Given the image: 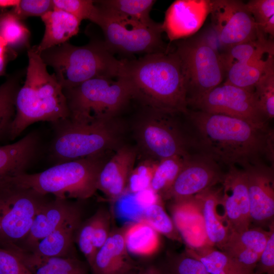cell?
Listing matches in <instances>:
<instances>
[{
	"instance_id": "27",
	"label": "cell",
	"mask_w": 274,
	"mask_h": 274,
	"mask_svg": "<svg viewBox=\"0 0 274 274\" xmlns=\"http://www.w3.org/2000/svg\"><path fill=\"white\" fill-rule=\"evenodd\" d=\"M274 64V50L245 62L230 65L225 70L224 83L253 91L261 76Z\"/></svg>"
},
{
	"instance_id": "16",
	"label": "cell",
	"mask_w": 274,
	"mask_h": 274,
	"mask_svg": "<svg viewBox=\"0 0 274 274\" xmlns=\"http://www.w3.org/2000/svg\"><path fill=\"white\" fill-rule=\"evenodd\" d=\"M247 179L251 222L259 227L273 223V166L261 164L244 169Z\"/></svg>"
},
{
	"instance_id": "25",
	"label": "cell",
	"mask_w": 274,
	"mask_h": 274,
	"mask_svg": "<svg viewBox=\"0 0 274 274\" xmlns=\"http://www.w3.org/2000/svg\"><path fill=\"white\" fill-rule=\"evenodd\" d=\"M81 216L80 210L27 251L44 256H73L71 253L76 232L81 223Z\"/></svg>"
},
{
	"instance_id": "9",
	"label": "cell",
	"mask_w": 274,
	"mask_h": 274,
	"mask_svg": "<svg viewBox=\"0 0 274 274\" xmlns=\"http://www.w3.org/2000/svg\"><path fill=\"white\" fill-rule=\"evenodd\" d=\"M174 50L185 75L188 108L221 84L225 70L221 54L203 36L179 40Z\"/></svg>"
},
{
	"instance_id": "30",
	"label": "cell",
	"mask_w": 274,
	"mask_h": 274,
	"mask_svg": "<svg viewBox=\"0 0 274 274\" xmlns=\"http://www.w3.org/2000/svg\"><path fill=\"white\" fill-rule=\"evenodd\" d=\"M156 2L153 0L95 1L96 5L104 10L148 25L156 23L150 17V12Z\"/></svg>"
},
{
	"instance_id": "52",
	"label": "cell",
	"mask_w": 274,
	"mask_h": 274,
	"mask_svg": "<svg viewBox=\"0 0 274 274\" xmlns=\"http://www.w3.org/2000/svg\"><path fill=\"white\" fill-rule=\"evenodd\" d=\"M5 66V58L0 57V76L4 72Z\"/></svg>"
},
{
	"instance_id": "13",
	"label": "cell",
	"mask_w": 274,
	"mask_h": 274,
	"mask_svg": "<svg viewBox=\"0 0 274 274\" xmlns=\"http://www.w3.org/2000/svg\"><path fill=\"white\" fill-rule=\"evenodd\" d=\"M210 14L219 43L226 50L265 38L259 32L246 3L242 1H210Z\"/></svg>"
},
{
	"instance_id": "24",
	"label": "cell",
	"mask_w": 274,
	"mask_h": 274,
	"mask_svg": "<svg viewBox=\"0 0 274 274\" xmlns=\"http://www.w3.org/2000/svg\"><path fill=\"white\" fill-rule=\"evenodd\" d=\"M41 17L45 30L40 43L35 46L39 54L46 49L67 42L78 33L81 22L73 15L55 8Z\"/></svg>"
},
{
	"instance_id": "36",
	"label": "cell",
	"mask_w": 274,
	"mask_h": 274,
	"mask_svg": "<svg viewBox=\"0 0 274 274\" xmlns=\"http://www.w3.org/2000/svg\"><path fill=\"white\" fill-rule=\"evenodd\" d=\"M163 274H210L204 265L186 251L168 253L161 266Z\"/></svg>"
},
{
	"instance_id": "51",
	"label": "cell",
	"mask_w": 274,
	"mask_h": 274,
	"mask_svg": "<svg viewBox=\"0 0 274 274\" xmlns=\"http://www.w3.org/2000/svg\"><path fill=\"white\" fill-rule=\"evenodd\" d=\"M143 270V267H139L138 265L135 267L126 272L125 274H142Z\"/></svg>"
},
{
	"instance_id": "43",
	"label": "cell",
	"mask_w": 274,
	"mask_h": 274,
	"mask_svg": "<svg viewBox=\"0 0 274 274\" xmlns=\"http://www.w3.org/2000/svg\"><path fill=\"white\" fill-rule=\"evenodd\" d=\"M53 8L51 0H20L12 13L21 20L30 16L41 17Z\"/></svg>"
},
{
	"instance_id": "11",
	"label": "cell",
	"mask_w": 274,
	"mask_h": 274,
	"mask_svg": "<svg viewBox=\"0 0 274 274\" xmlns=\"http://www.w3.org/2000/svg\"><path fill=\"white\" fill-rule=\"evenodd\" d=\"M49 199L47 195L9 181L0 183V246H19L28 235L34 218Z\"/></svg>"
},
{
	"instance_id": "50",
	"label": "cell",
	"mask_w": 274,
	"mask_h": 274,
	"mask_svg": "<svg viewBox=\"0 0 274 274\" xmlns=\"http://www.w3.org/2000/svg\"><path fill=\"white\" fill-rule=\"evenodd\" d=\"M8 45L5 41L0 36V57L5 58V54Z\"/></svg>"
},
{
	"instance_id": "5",
	"label": "cell",
	"mask_w": 274,
	"mask_h": 274,
	"mask_svg": "<svg viewBox=\"0 0 274 274\" xmlns=\"http://www.w3.org/2000/svg\"><path fill=\"white\" fill-rule=\"evenodd\" d=\"M106 155L90 156L57 163L36 174L24 173L9 178L12 183L55 198L84 200L97 189L99 172L107 160Z\"/></svg>"
},
{
	"instance_id": "26",
	"label": "cell",
	"mask_w": 274,
	"mask_h": 274,
	"mask_svg": "<svg viewBox=\"0 0 274 274\" xmlns=\"http://www.w3.org/2000/svg\"><path fill=\"white\" fill-rule=\"evenodd\" d=\"M173 221L182 239L193 249L194 247L195 230L199 225L203 226L198 200L195 195L173 199L171 207Z\"/></svg>"
},
{
	"instance_id": "33",
	"label": "cell",
	"mask_w": 274,
	"mask_h": 274,
	"mask_svg": "<svg viewBox=\"0 0 274 274\" xmlns=\"http://www.w3.org/2000/svg\"><path fill=\"white\" fill-rule=\"evenodd\" d=\"M141 221L149 225L158 233L174 241H181L182 238L172 219L165 212L160 201L146 207Z\"/></svg>"
},
{
	"instance_id": "34",
	"label": "cell",
	"mask_w": 274,
	"mask_h": 274,
	"mask_svg": "<svg viewBox=\"0 0 274 274\" xmlns=\"http://www.w3.org/2000/svg\"><path fill=\"white\" fill-rule=\"evenodd\" d=\"M30 35L27 27L12 12L0 16V36L8 46L13 48L29 47Z\"/></svg>"
},
{
	"instance_id": "44",
	"label": "cell",
	"mask_w": 274,
	"mask_h": 274,
	"mask_svg": "<svg viewBox=\"0 0 274 274\" xmlns=\"http://www.w3.org/2000/svg\"><path fill=\"white\" fill-rule=\"evenodd\" d=\"M93 245L97 250L104 244L110 233V217L108 212L100 209L94 214Z\"/></svg>"
},
{
	"instance_id": "20",
	"label": "cell",
	"mask_w": 274,
	"mask_h": 274,
	"mask_svg": "<svg viewBox=\"0 0 274 274\" xmlns=\"http://www.w3.org/2000/svg\"><path fill=\"white\" fill-rule=\"evenodd\" d=\"M137 266L126 249L121 228L111 231L90 268L91 274H125Z\"/></svg>"
},
{
	"instance_id": "40",
	"label": "cell",
	"mask_w": 274,
	"mask_h": 274,
	"mask_svg": "<svg viewBox=\"0 0 274 274\" xmlns=\"http://www.w3.org/2000/svg\"><path fill=\"white\" fill-rule=\"evenodd\" d=\"M158 161L148 158L134 167L127 182L126 189L135 194L150 188L151 180Z\"/></svg>"
},
{
	"instance_id": "22",
	"label": "cell",
	"mask_w": 274,
	"mask_h": 274,
	"mask_svg": "<svg viewBox=\"0 0 274 274\" xmlns=\"http://www.w3.org/2000/svg\"><path fill=\"white\" fill-rule=\"evenodd\" d=\"M39 136L30 132L19 141L0 146V183L25 173L39 149Z\"/></svg>"
},
{
	"instance_id": "8",
	"label": "cell",
	"mask_w": 274,
	"mask_h": 274,
	"mask_svg": "<svg viewBox=\"0 0 274 274\" xmlns=\"http://www.w3.org/2000/svg\"><path fill=\"white\" fill-rule=\"evenodd\" d=\"M146 108V113L135 129L141 149L155 160L175 156L188 157L197 153L192 134L186 123L177 121L179 115Z\"/></svg>"
},
{
	"instance_id": "12",
	"label": "cell",
	"mask_w": 274,
	"mask_h": 274,
	"mask_svg": "<svg viewBox=\"0 0 274 274\" xmlns=\"http://www.w3.org/2000/svg\"><path fill=\"white\" fill-rule=\"evenodd\" d=\"M265 125L268 120L261 111L253 91L224 83L215 87L189 107Z\"/></svg>"
},
{
	"instance_id": "18",
	"label": "cell",
	"mask_w": 274,
	"mask_h": 274,
	"mask_svg": "<svg viewBox=\"0 0 274 274\" xmlns=\"http://www.w3.org/2000/svg\"><path fill=\"white\" fill-rule=\"evenodd\" d=\"M136 155L133 147L119 146L104 164L98 177L97 189L112 199L120 198L126 189Z\"/></svg>"
},
{
	"instance_id": "6",
	"label": "cell",
	"mask_w": 274,
	"mask_h": 274,
	"mask_svg": "<svg viewBox=\"0 0 274 274\" xmlns=\"http://www.w3.org/2000/svg\"><path fill=\"white\" fill-rule=\"evenodd\" d=\"M52 124L55 134L51 151L56 164L106 155L121 145L116 118L86 122L68 117Z\"/></svg>"
},
{
	"instance_id": "35",
	"label": "cell",
	"mask_w": 274,
	"mask_h": 274,
	"mask_svg": "<svg viewBox=\"0 0 274 274\" xmlns=\"http://www.w3.org/2000/svg\"><path fill=\"white\" fill-rule=\"evenodd\" d=\"M270 233V230H264L262 227L249 228L240 233L230 232L221 250L229 248H244L261 255Z\"/></svg>"
},
{
	"instance_id": "10",
	"label": "cell",
	"mask_w": 274,
	"mask_h": 274,
	"mask_svg": "<svg viewBox=\"0 0 274 274\" xmlns=\"http://www.w3.org/2000/svg\"><path fill=\"white\" fill-rule=\"evenodd\" d=\"M97 7L98 13L94 23L101 28L104 42L113 54H147L165 51L169 48L162 40V23L148 25Z\"/></svg>"
},
{
	"instance_id": "42",
	"label": "cell",
	"mask_w": 274,
	"mask_h": 274,
	"mask_svg": "<svg viewBox=\"0 0 274 274\" xmlns=\"http://www.w3.org/2000/svg\"><path fill=\"white\" fill-rule=\"evenodd\" d=\"M94 222V214L84 222H81L75 236V241L85 256L89 267L91 266L97 252L93 245Z\"/></svg>"
},
{
	"instance_id": "32",
	"label": "cell",
	"mask_w": 274,
	"mask_h": 274,
	"mask_svg": "<svg viewBox=\"0 0 274 274\" xmlns=\"http://www.w3.org/2000/svg\"><path fill=\"white\" fill-rule=\"evenodd\" d=\"M188 157L175 156L158 161L151 180V189L161 196L172 186Z\"/></svg>"
},
{
	"instance_id": "47",
	"label": "cell",
	"mask_w": 274,
	"mask_h": 274,
	"mask_svg": "<svg viewBox=\"0 0 274 274\" xmlns=\"http://www.w3.org/2000/svg\"><path fill=\"white\" fill-rule=\"evenodd\" d=\"M144 209L141 207L135 199L134 194L131 197L120 200L116 211L118 216L130 220L131 222L141 221Z\"/></svg>"
},
{
	"instance_id": "1",
	"label": "cell",
	"mask_w": 274,
	"mask_h": 274,
	"mask_svg": "<svg viewBox=\"0 0 274 274\" xmlns=\"http://www.w3.org/2000/svg\"><path fill=\"white\" fill-rule=\"evenodd\" d=\"M184 116L197 152L220 165L243 169L261 164L273 165L274 132L268 124L196 110L189 109Z\"/></svg>"
},
{
	"instance_id": "7",
	"label": "cell",
	"mask_w": 274,
	"mask_h": 274,
	"mask_svg": "<svg viewBox=\"0 0 274 274\" xmlns=\"http://www.w3.org/2000/svg\"><path fill=\"white\" fill-rule=\"evenodd\" d=\"M69 110L68 118L79 122L116 118L131 99L128 82L117 78H95L74 87L63 89Z\"/></svg>"
},
{
	"instance_id": "29",
	"label": "cell",
	"mask_w": 274,
	"mask_h": 274,
	"mask_svg": "<svg viewBox=\"0 0 274 274\" xmlns=\"http://www.w3.org/2000/svg\"><path fill=\"white\" fill-rule=\"evenodd\" d=\"M187 252L199 260L210 274H248L233 259L213 246L206 245Z\"/></svg>"
},
{
	"instance_id": "14",
	"label": "cell",
	"mask_w": 274,
	"mask_h": 274,
	"mask_svg": "<svg viewBox=\"0 0 274 274\" xmlns=\"http://www.w3.org/2000/svg\"><path fill=\"white\" fill-rule=\"evenodd\" d=\"M224 175L216 161L203 154L193 153L186 159L172 186L161 196L175 199L194 196L221 183Z\"/></svg>"
},
{
	"instance_id": "46",
	"label": "cell",
	"mask_w": 274,
	"mask_h": 274,
	"mask_svg": "<svg viewBox=\"0 0 274 274\" xmlns=\"http://www.w3.org/2000/svg\"><path fill=\"white\" fill-rule=\"evenodd\" d=\"M270 233L257 264L254 274H274V225L269 226Z\"/></svg>"
},
{
	"instance_id": "21",
	"label": "cell",
	"mask_w": 274,
	"mask_h": 274,
	"mask_svg": "<svg viewBox=\"0 0 274 274\" xmlns=\"http://www.w3.org/2000/svg\"><path fill=\"white\" fill-rule=\"evenodd\" d=\"M2 247L16 255L32 274H89L87 264L74 256H41L15 245Z\"/></svg>"
},
{
	"instance_id": "28",
	"label": "cell",
	"mask_w": 274,
	"mask_h": 274,
	"mask_svg": "<svg viewBox=\"0 0 274 274\" xmlns=\"http://www.w3.org/2000/svg\"><path fill=\"white\" fill-rule=\"evenodd\" d=\"M123 228L126 247L130 255L146 257L157 252L160 245L159 233L149 225L139 221L130 222Z\"/></svg>"
},
{
	"instance_id": "3",
	"label": "cell",
	"mask_w": 274,
	"mask_h": 274,
	"mask_svg": "<svg viewBox=\"0 0 274 274\" xmlns=\"http://www.w3.org/2000/svg\"><path fill=\"white\" fill-rule=\"evenodd\" d=\"M28 63L26 78L16 96V113L9 134L15 139L34 123H52L69 117V110L63 88L35 46L27 50Z\"/></svg>"
},
{
	"instance_id": "19",
	"label": "cell",
	"mask_w": 274,
	"mask_h": 274,
	"mask_svg": "<svg viewBox=\"0 0 274 274\" xmlns=\"http://www.w3.org/2000/svg\"><path fill=\"white\" fill-rule=\"evenodd\" d=\"M80 210L77 204L68 199L47 200L36 214L28 235L18 246L28 251Z\"/></svg>"
},
{
	"instance_id": "2",
	"label": "cell",
	"mask_w": 274,
	"mask_h": 274,
	"mask_svg": "<svg viewBox=\"0 0 274 274\" xmlns=\"http://www.w3.org/2000/svg\"><path fill=\"white\" fill-rule=\"evenodd\" d=\"M120 76L130 86L133 99L145 108L174 115L188 113L185 75L174 50L123 59Z\"/></svg>"
},
{
	"instance_id": "49",
	"label": "cell",
	"mask_w": 274,
	"mask_h": 274,
	"mask_svg": "<svg viewBox=\"0 0 274 274\" xmlns=\"http://www.w3.org/2000/svg\"><path fill=\"white\" fill-rule=\"evenodd\" d=\"M20 0H0V8L16 7Z\"/></svg>"
},
{
	"instance_id": "38",
	"label": "cell",
	"mask_w": 274,
	"mask_h": 274,
	"mask_svg": "<svg viewBox=\"0 0 274 274\" xmlns=\"http://www.w3.org/2000/svg\"><path fill=\"white\" fill-rule=\"evenodd\" d=\"M246 6L251 14L260 33L270 39L274 37V1L251 0Z\"/></svg>"
},
{
	"instance_id": "17",
	"label": "cell",
	"mask_w": 274,
	"mask_h": 274,
	"mask_svg": "<svg viewBox=\"0 0 274 274\" xmlns=\"http://www.w3.org/2000/svg\"><path fill=\"white\" fill-rule=\"evenodd\" d=\"M210 10V1H176L165 12L163 31L170 42L190 37L202 25Z\"/></svg>"
},
{
	"instance_id": "48",
	"label": "cell",
	"mask_w": 274,
	"mask_h": 274,
	"mask_svg": "<svg viewBox=\"0 0 274 274\" xmlns=\"http://www.w3.org/2000/svg\"><path fill=\"white\" fill-rule=\"evenodd\" d=\"M142 274H163V273L159 266L149 265L143 267Z\"/></svg>"
},
{
	"instance_id": "23",
	"label": "cell",
	"mask_w": 274,
	"mask_h": 274,
	"mask_svg": "<svg viewBox=\"0 0 274 274\" xmlns=\"http://www.w3.org/2000/svg\"><path fill=\"white\" fill-rule=\"evenodd\" d=\"M222 188L216 190L209 188L196 195L203 219L208 244L220 249L225 243L230 231L223 224L221 216L217 212L221 204Z\"/></svg>"
},
{
	"instance_id": "39",
	"label": "cell",
	"mask_w": 274,
	"mask_h": 274,
	"mask_svg": "<svg viewBox=\"0 0 274 274\" xmlns=\"http://www.w3.org/2000/svg\"><path fill=\"white\" fill-rule=\"evenodd\" d=\"M253 93L264 115L268 120L272 119L274 117V64L261 76Z\"/></svg>"
},
{
	"instance_id": "37",
	"label": "cell",
	"mask_w": 274,
	"mask_h": 274,
	"mask_svg": "<svg viewBox=\"0 0 274 274\" xmlns=\"http://www.w3.org/2000/svg\"><path fill=\"white\" fill-rule=\"evenodd\" d=\"M19 88V83L14 79L0 87V138L9 133L15 115V99Z\"/></svg>"
},
{
	"instance_id": "4",
	"label": "cell",
	"mask_w": 274,
	"mask_h": 274,
	"mask_svg": "<svg viewBox=\"0 0 274 274\" xmlns=\"http://www.w3.org/2000/svg\"><path fill=\"white\" fill-rule=\"evenodd\" d=\"M40 56L54 71L63 89L76 87L95 78H117L123 60L117 59L104 41L93 40L82 46L68 42L42 51Z\"/></svg>"
},
{
	"instance_id": "31",
	"label": "cell",
	"mask_w": 274,
	"mask_h": 274,
	"mask_svg": "<svg viewBox=\"0 0 274 274\" xmlns=\"http://www.w3.org/2000/svg\"><path fill=\"white\" fill-rule=\"evenodd\" d=\"M274 50L272 40L260 37L258 39L234 45L221 54L225 70L230 65L245 62Z\"/></svg>"
},
{
	"instance_id": "15",
	"label": "cell",
	"mask_w": 274,
	"mask_h": 274,
	"mask_svg": "<svg viewBox=\"0 0 274 274\" xmlns=\"http://www.w3.org/2000/svg\"><path fill=\"white\" fill-rule=\"evenodd\" d=\"M221 183L223 219L230 233H240L248 230L251 221L245 170L235 166L228 167Z\"/></svg>"
},
{
	"instance_id": "45",
	"label": "cell",
	"mask_w": 274,
	"mask_h": 274,
	"mask_svg": "<svg viewBox=\"0 0 274 274\" xmlns=\"http://www.w3.org/2000/svg\"><path fill=\"white\" fill-rule=\"evenodd\" d=\"M0 274H32L12 252L0 246Z\"/></svg>"
},
{
	"instance_id": "41",
	"label": "cell",
	"mask_w": 274,
	"mask_h": 274,
	"mask_svg": "<svg viewBox=\"0 0 274 274\" xmlns=\"http://www.w3.org/2000/svg\"><path fill=\"white\" fill-rule=\"evenodd\" d=\"M53 8L64 11L76 17L81 22L88 19L94 22L98 12L95 1L52 0Z\"/></svg>"
}]
</instances>
